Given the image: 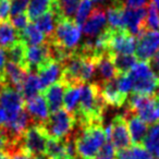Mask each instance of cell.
<instances>
[{"label":"cell","instance_id":"cell-1","mask_svg":"<svg viewBox=\"0 0 159 159\" xmlns=\"http://www.w3.org/2000/svg\"><path fill=\"white\" fill-rule=\"evenodd\" d=\"M106 139V132L102 124L81 128L73 139L75 152L81 159H94L105 145Z\"/></svg>","mask_w":159,"mask_h":159},{"label":"cell","instance_id":"cell-2","mask_svg":"<svg viewBox=\"0 0 159 159\" xmlns=\"http://www.w3.org/2000/svg\"><path fill=\"white\" fill-rule=\"evenodd\" d=\"M128 75L132 80L134 94L139 95H152L159 85V77L150 68L149 62L139 61L134 64L128 72Z\"/></svg>","mask_w":159,"mask_h":159},{"label":"cell","instance_id":"cell-3","mask_svg":"<svg viewBox=\"0 0 159 159\" xmlns=\"http://www.w3.org/2000/svg\"><path fill=\"white\" fill-rule=\"evenodd\" d=\"M126 110L137 116L146 124L159 122V100L152 95L133 94L129 98Z\"/></svg>","mask_w":159,"mask_h":159},{"label":"cell","instance_id":"cell-4","mask_svg":"<svg viewBox=\"0 0 159 159\" xmlns=\"http://www.w3.org/2000/svg\"><path fill=\"white\" fill-rule=\"evenodd\" d=\"M81 33L82 29L74 20L63 18L59 20L52 36L47 40H50L68 51H75L81 40Z\"/></svg>","mask_w":159,"mask_h":159},{"label":"cell","instance_id":"cell-5","mask_svg":"<svg viewBox=\"0 0 159 159\" xmlns=\"http://www.w3.org/2000/svg\"><path fill=\"white\" fill-rule=\"evenodd\" d=\"M75 124L76 121L74 116L64 109H60L51 113L39 125L49 139H61L70 134Z\"/></svg>","mask_w":159,"mask_h":159},{"label":"cell","instance_id":"cell-6","mask_svg":"<svg viewBox=\"0 0 159 159\" xmlns=\"http://www.w3.org/2000/svg\"><path fill=\"white\" fill-rule=\"evenodd\" d=\"M49 137L43 131L39 124H35L24 131L20 139L21 148L36 157L45 156L47 141Z\"/></svg>","mask_w":159,"mask_h":159},{"label":"cell","instance_id":"cell-7","mask_svg":"<svg viewBox=\"0 0 159 159\" xmlns=\"http://www.w3.org/2000/svg\"><path fill=\"white\" fill-rule=\"evenodd\" d=\"M106 136L110 139V143L117 150H123L130 148L132 145L131 137L129 134L126 121L123 115H118L112 119L111 123L105 130Z\"/></svg>","mask_w":159,"mask_h":159},{"label":"cell","instance_id":"cell-8","mask_svg":"<svg viewBox=\"0 0 159 159\" xmlns=\"http://www.w3.org/2000/svg\"><path fill=\"white\" fill-rule=\"evenodd\" d=\"M159 49V32L146 30L137 37L135 57L141 61H149Z\"/></svg>","mask_w":159,"mask_h":159},{"label":"cell","instance_id":"cell-9","mask_svg":"<svg viewBox=\"0 0 159 159\" xmlns=\"http://www.w3.org/2000/svg\"><path fill=\"white\" fill-rule=\"evenodd\" d=\"M136 40L126 30H116L111 32L109 42V52L111 55H133Z\"/></svg>","mask_w":159,"mask_h":159},{"label":"cell","instance_id":"cell-10","mask_svg":"<svg viewBox=\"0 0 159 159\" xmlns=\"http://www.w3.org/2000/svg\"><path fill=\"white\" fill-rule=\"evenodd\" d=\"M84 35L87 38H94L107 29V18L105 8L96 7L92 10L91 14L81 26Z\"/></svg>","mask_w":159,"mask_h":159},{"label":"cell","instance_id":"cell-11","mask_svg":"<svg viewBox=\"0 0 159 159\" xmlns=\"http://www.w3.org/2000/svg\"><path fill=\"white\" fill-rule=\"evenodd\" d=\"M147 10L141 9H125L123 12V26L132 36L139 37L145 30V19Z\"/></svg>","mask_w":159,"mask_h":159},{"label":"cell","instance_id":"cell-12","mask_svg":"<svg viewBox=\"0 0 159 159\" xmlns=\"http://www.w3.org/2000/svg\"><path fill=\"white\" fill-rule=\"evenodd\" d=\"M50 59L47 42L38 46H27L25 52V69L29 73H34L43 63Z\"/></svg>","mask_w":159,"mask_h":159},{"label":"cell","instance_id":"cell-13","mask_svg":"<svg viewBox=\"0 0 159 159\" xmlns=\"http://www.w3.org/2000/svg\"><path fill=\"white\" fill-rule=\"evenodd\" d=\"M37 76L42 91L58 82L62 76V64L52 59H48L38 68Z\"/></svg>","mask_w":159,"mask_h":159},{"label":"cell","instance_id":"cell-14","mask_svg":"<svg viewBox=\"0 0 159 159\" xmlns=\"http://www.w3.org/2000/svg\"><path fill=\"white\" fill-rule=\"evenodd\" d=\"M0 107L5 109L8 120L24 108V99L20 92L7 86L0 96Z\"/></svg>","mask_w":159,"mask_h":159},{"label":"cell","instance_id":"cell-15","mask_svg":"<svg viewBox=\"0 0 159 159\" xmlns=\"http://www.w3.org/2000/svg\"><path fill=\"white\" fill-rule=\"evenodd\" d=\"M93 60L95 63V73H97L98 75L97 84L108 82L118 76L117 70H116L112 61V57L109 51L100 53Z\"/></svg>","mask_w":159,"mask_h":159},{"label":"cell","instance_id":"cell-16","mask_svg":"<svg viewBox=\"0 0 159 159\" xmlns=\"http://www.w3.org/2000/svg\"><path fill=\"white\" fill-rule=\"evenodd\" d=\"M123 117L126 121V126H128V131L132 144L134 146L143 144L144 139L148 132V125L143 120L139 119L137 116L133 115L132 112L128 110L125 111Z\"/></svg>","mask_w":159,"mask_h":159},{"label":"cell","instance_id":"cell-17","mask_svg":"<svg viewBox=\"0 0 159 159\" xmlns=\"http://www.w3.org/2000/svg\"><path fill=\"white\" fill-rule=\"evenodd\" d=\"M97 84V83H96ZM100 89V93L104 98L105 102L108 106L112 107H122L128 100V95L122 94L119 91L117 85V77L108 82L98 84Z\"/></svg>","mask_w":159,"mask_h":159},{"label":"cell","instance_id":"cell-18","mask_svg":"<svg viewBox=\"0 0 159 159\" xmlns=\"http://www.w3.org/2000/svg\"><path fill=\"white\" fill-rule=\"evenodd\" d=\"M24 108L32 119L36 120L40 124L49 117V110L46 99L43 95H36L24 102Z\"/></svg>","mask_w":159,"mask_h":159},{"label":"cell","instance_id":"cell-19","mask_svg":"<svg viewBox=\"0 0 159 159\" xmlns=\"http://www.w3.org/2000/svg\"><path fill=\"white\" fill-rule=\"evenodd\" d=\"M66 87V85L60 80V81L53 83V84H51L50 86H48L43 91L47 106H48V110L51 113L61 109V106L63 104V95Z\"/></svg>","mask_w":159,"mask_h":159},{"label":"cell","instance_id":"cell-20","mask_svg":"<svg viewBox=\"0 0 159 159\" xmlns=\"http://www.w3.org/2000/svg\"><path fill=\"white\" fill-rule=\"evenodd\" d=\"M27 76V71L24 68L13 63L11 61H8L6 63L5 71H3V77H5L7 86L16 89L21 93L22 85L24 80Z\"/></svg>","mask_w":159,"mask_h":159},{"label":"cell","instance_id":"cell-21","mask_svg":"<svg viewBox=\"0 0 159 159\" xmlns=\"http://www.w3.org/2000/svg\"><path fill=\"white\" fill-rule=\"evenodd\" d=\"M26 9V16L30 21H35L36 19L51 10L60 12L57 0H30Z\"/></svg>","mask_w":159,"mask_h":159},{"label":"cell","instance_id":"cell-22","mask_svg":"<svg viewBox=\"0 0 159 159\" xmlns=\"http://www.w3.org/2000/svg\"><path fill=\"white\" fill-rule=\"evenodd\" d=\"M63 19L61 16L59 11H51L47 12V13L43 14L42 16H39L38 19L35 20V25L38 30L43 33V35L48 39L52 36L55 29L57 26V23L59 22V20Z\"/></svg>","mask_w":159,"mask_h":159},{"label":"cell","instance_id":"cell-23","mask_svg":"<svg viewBox=\"0 0 159 159\" xmlns=\"http://www.w3.org/2000/svg\"><path fill=\"white\" fill-rule=\"evenodd\" d=\"M106 18L108 27L113 31L122 30L123 26V12L124 7L120 0H113V2L106 8Z\"/></svg>","mask_w":159,"mask_h":159},{"label":"cell","instance_id":"cell-24","mask_svg":"<svg viewBox=\"0 0 159 159\" xmlns=\"http://www.w3.org/2000/svg\"><path fill=\"white\" fill-rule=\"evenodd\" d=\"M19 37L26 46H38L46 42V37L34 23H29L23 31L19 32Z\"/></svg>","mask_w":159,"mask_h":159},{"label":"cell","instance_id":"cell-25","mask_svg":"<svg viewBox=\"0 0 159 159\" xmlns=\"http://www.w3.org/2000/svg\"><path fill=\"white\" fill-rule=\"evenodd\" d=\"M19 39H20L19 32L14 29L9 20L0 22V47L1 48L8 49Z\"/></svg>","mask_w":159,"mask_h":159},{"label":"cell","instance_id":"cell-26","mask_svg":"<svg viewBox=\"0 0 159 159\" xmlns=\"http://www.w3.org/2000/svg\"><path fill=\"white\" fill-rule=\"evenodd\" d=\"M81 85H69V86L66 87V91H64V110L72 113V115L76 111L77 107H79L80 95H81Z\"/></svg>","mask_w":159,"mask_h":159},{"label":"cell","instance_id":"cell-27","mask_svg":"<svg viewBox=\"0 0 159 159\" xmlns=\"http://www.w3.org/2000/svg\"><path fill=\"white\" fill-rule=\"evenodd\" d=\"M143 145L155 159H159V122L152 124L148 130L143 141Z\"/></svg>","mask_w":159,"mask_h":159},{"label":"cell","instance_id":"cell-28","mask_svg":"<svg viewBox=\"0 0 159 159\" xmlns=\"http://www.w3.org/2000/svg\"><path fill=\"white\" fill-rule=\"evenodd\" d=\"M26 45L19 39L11 47L7 49V58L9 61L18 64L25 69V52H26ZM26 70V69H25ZM29 73V72H27Z\"/></svg>","mask_w":159,"mask_h":159},{"label":"cell","instance_id":"cell-29","mask_svg":"<svg viewBox=\"0 0 159 159\" xmlns=\"http://www.w3.org/2000/svg\"><path fill=\"white\" fill-rule=\"evenodd\" d=\"M39 91H42V89H40L39 80H38L37 74L27 73V76L24 80L22 89H21V95H22L23 99L27 100L30 98L34 97V96L37 95V93Z\"/></svg>","mask_w":159,"mask_h":159},{"label":"cell","instance_id":"cell-30","mask_svg":"<svg viewBox=\"0 0 159 159\" xmlns=\"http://www.w3.org/2000/svg\"><path fill=\"white\" fill-rule=\"evenodd\" d=\"M115 159H155L143 146L136 145L123 150L116 152Z\"/></svg>","mask_w":159,"mask_h":159},{"label":"cell","instance_id":"cell-31","mask_svg":"<svg viewBox=\"0 0 159 159\" xmlns=\"http://www.w3.org/2000/svg\"><path fill=\"white\" fill-rule=\"evenodd\" d=\"M111 57L118 75L126 74L137 62L134 55H111Z\"/></svg>","mask_w":159,"mask_h":159},{"label":"cell","instance_id":"cell-32","mask_svg":"<svg viewBox=\"0 0 159 159\" xmlns=\"http://www.w3.org/2000/svg\"><path fill=\"white\" fill-rule=\"evenodd\" d=\"M62 18L74 20V16L82 0H57Z\"/></svg>","mask_w":159,"mask_h":159},{"label":"cell","instance_id":"cell-33","mask_svg":"<svg viewBox=\"0 0 159 159\" xmlns=\"http://www.w3.org/2000/svg\"><path fill=\"white\" fill-rule=\"evenodd\" d=\"M92 1L91 0H82L80 3L79 8L76 10V13L74 16V21L76 24H79L80 26H82L84 24V22L87 20V18L89 16L92 12Z\"/></svg>","mask_w":159,"mask_h":159},{"label":"cell","instance_id":"cell-34","mask_svg":"<svg viewBox=\"0 0 159 159\" xmlns=\"http://www.w3.org/2000/svg\"><path fill=\"white\" fill-rule=\"evenodd\" d=\"M146 10H147V13H146L145 19V30L159 32V13L157 9L150 2L148 5V8H146Z\"/></svg>","mask_w":159,"mask_h":159},{"label":"cell","instance_id":"cell-35","mask_svg":"<svg viewBox=\"0 0 159 159\" xmlns=\"http://www.w3.org/2000/svg\"><path fill=\"white\" fill-rule=\"evenodd\" d=\"M117 85L119 91L121 92L122 94H125L128 95L133 89V83L132 80L130 79V76L126 74H121L117 76Z\"/></svg>","mask_w":159,"mask_h":159},{"label":"cell","instance_id":"cell-36","mask_svg":"<svg viewBox=\"0 0 159 159\" xmlns=\"http://www.w3.org/2000/svg\"><path fill=\"white\" fill-rule=\"evenodd\" d=\"M29 18L25 13H20L16 14V16H11V24L14 26V29L18 32H21L29 24Z\"/></svg>","mask_w":159,"mask_h":159},{"label":"cell","instance_id":"cell-37","mask_svg":"<svg viewBox=\"0 0 159 159\" xmlns=\"http://www.w3.org/2000/svg\"><path fill=\"white\" fill-rule=\"evenodd\" d=\"M11 8H10V16H16V14L24 13L25 9L29 6L30 0H10Z\"/></svg>","mask_w":159,"mask_h":159},{"label":"cell","instance_id":"cell-38","mask_svg":"<svg viewBox=\"0 0 159 159\" xmlns=\"http://www.w3.org/2000/svg\"><path fill=\"white\" fill-rule=\"evenodd\" d=\"M125 9H141L146 8L152 0H120Z\"/></svg>","mask_w":159,"mask_h":159},{"label":"cell","instance_id":"cell-39","mask_svg":"<svg viewBox=\"0 0 159 159\" xmlns=\"http://www.w3.org/2000/svg\"><path fill=\"white\" fill-rule=\"evenodd\" d=\"M9 159H48L46 156H43V157H36V156H33V155L29 154L26 152L24 149L22 148H18L16 149L11 155L9 156Z\"/></svg>","mask_w":159,"mask_h":159},{"label":"cell","instance_id":"cell-40","mask_svg":"<svg viewBox=\"0 0 159 159\" xmlns=\"http://www.w3.org/2000/svg\"><path fill=\"white\" fill-rule=\"evenodd\" d=\"M10 0H0V22L8 21L10 16Z\"/></svg>","mask_w":159,"mask_h":159},{"label":"cell","instance_id":"cell-41","mask_svg":"<svg viewBox=\"0 0 159 159\" xmlns=\"http://www.w3.org/2000/svg\"><path fill=\"white\" fill-rule=\"evenodd\" d=\"M7 52L3 48L0 47V76H3V71L7 63Z\"/></svg>","mask_w":159,"mask_h":159},{"label":"cell","instance_id":"cell-42","mask_svg":"<svg viewBox=\"0 0 159 159\" xmlns=\"http://www.w3.org/2000/svg\"><path fill=\"white\" fill-rule=\"evenodd\" d=\"M92 3H95L97 5V7H102L104 8V6H106V8L108 6H110L113 2V0H91Z\"/></svg>","mask_w":159,"mask_h":159},{"label":"cell","instance_id":"cell-43","mask_svg":"<svg viewBox=\"0 0 159 159\" xmlns=\"http://www.w3.org/2000/svg\"><path fill=\"white\" fill-rule=\"evenodd\" d=\"M6 122H7V113H6L5 109L0 107V129L3 128Z\"/></svg>","mask_w":159,"mask_h":159},{"label":"cell","instance_id":"cell-44","mask_svg":"<svg viewBox=\"0 0 159 159\" xmlns=\"http://www.w3.org/2000/svg\"><path fill=\"white\" fill-rule=\"evenodd\" d=\"M7 87V84H6V81H5V77L3 76H0V96L2 94L3 89Z\"/></svg>","mask_w":159,"mask_h":159},{"label":"cell","instance_id":"cell-45","mask_svg":"<svg viewBox=\"0 0 159 159\" xmlns=\"http://www.w3.org/2000/svg\"><path fill=\"white\" fill-rule=\"evenodd\" d=\"M94 159H115V158H111V157H108V156H104L102 154H98L97 156L95 157Z\"/></svg>","mask_w":159,"mask_h":159},{"label":"cell","instance_id":"cell-46","mask_svg":"<svg viewBox=\"0 0 159 159\" xmlns=\"http://www.w3.org/2000/svg\"><path fill=\"white\" fill-rule=\"evenodd\" d=\"M152 3L155 6V8H156L157 11H158V13H159V0H152Z\"/></svg>","mask_w":159,"mask_h":159},{"label":"cell","instance_id":"cell-47","mask_svg":"<svg viewBox=\"0 0 159 159\" xmlns=\"http://www.w3.org/2000/svg\"><path fill=\"white\" fill-rule=\"evenodd\" d=\"M155 92H156V96H155V97L159 100V85L157 86V89H156V91H155Z\"/></svg>","mask_w":159,"mask_h":159},{"label":"cell","instance_id":"cell-48","mask_svg":"<svg viewBox=\"0 0 159 159\" xmlns=\"http://www.w3.org/2000/svg\"><path fill=\"white\" fill-rule=\"evenodd\" d=\"M0 159H9V157L2 152V154H0Z\"/></svg>","mask_w":159,"mask_h":159}]
</instances>
